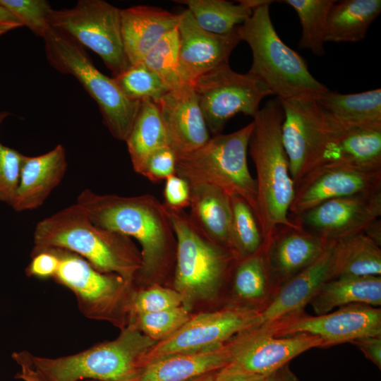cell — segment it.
<instances>
[{
	"instance_id": "cell-21",
	"label": "cell",
	"mask_w": 381,
	"mask_h": 381,
	"mask_svg": "<svg viewBox=\"0 0 381 381\" xmlns=\"http://www.w3.org/2000/svg\"><path fill=\"white\" fill-rule=\"evenodd\" d=\"M332 117L333 125L328 141L310 172L329 166L381 170V123L351 124Z\"/></svg>"
},
{
	"instance_id": "cell-40",
	"label": "cell",
	"mask_w": 381,
	"mask_h": 381,
	"mask_svg": "<svg viewBox=\"0 0 381 381\" xmlns=\"http://www.w3.org/2000/svg\"><path fill=\"white\" fill-rule=\"evenodd\" d=\"M183 305V297L177 291L156 285L133 292L128 306V320L136 315L162 311Z\"/></svg>"
},
{
	"instance_id": "cell-1",
	"label": "cell",
	"mask_w": 381,
	"mask_h": 381,
	"mask_svg": "<svg viewBox=\"0 0 381 381\" xmlns=\"http://www.w3.org/2000/svg\"><path fill=\"white\" fill-rule=\"evenodd\" d=\"M96 225L123 234L141 246L135 279H158L174 268L176 239L166 207L150 194L120 196L85 189L76 202Z\"/></svg>"
},
{
	"instance_id": "cell-20",
	"label": "cell",
	"mask_w": 381,
	"mask_h": 381,
	"mask_svg": "<svg viewBox=\"0 0 381 381\" xmlns=\"http://www.w3.org/2000/svg\"><path fill=\"white\" fill-rule=\"evenodd\" d=\"M169 145L176 154L193 151L211 138L193 84L167 91L157 103Z\"/></svg>"
},
{
	"instance_id": "cell-14",
	"label": "cell",
	"mask_w": 381,
	"mask_h": 381,
	"mask_svg": "<svg viewBox=\"0 0 381 381\" xmlns=\"http://www.w3.org/2000/svg\"><path fill=\"white\" fill-rule=\"evenodd\" d=\"M262 327L276 337L299 333L315 335L322 347L352 342L370 336L381 335V310L372 306L354 303L335 311L310 316L302 313L282 322Z\"/></svg>"
},
{
	"instance_id": "cell-47",
	"label": "cell",
	"mask_w": 381,
	"mask_h": 381,
	"mask_svg": "<svg viewBox=\"0 0 381 381\" xmlns=\"http://www.w3.org/2000/svg\"><path fill=\"white\" fill-rule=\"evenodd\" d=\"M265 377L242 370L230 363L215 373L214 381H264Z\"/></svg>"
},
{
	"instance_id": "cell-49",
	"label": "cell",
	"mask_w": 381,
	"mask_h": 381,
	"mask_svg": "<svg viewBox=\"0 0 381 381\" xmlns=\"http://www.w3.org/2000/svg\"><path fill=\"white\" fill-rule=\"evenodd\" d=\"M264 381H299L287 363L265 376Z\"/></svg>"
},
{
	"instance_id": "cell-16",
	"label": "cell",
	"mask_w": 381,
	"mask_h": 381,
	"mask_svg": "<svg viewBox=\"0 0 381 381\" xmlns=\"http://www.w3.org/2000/svg\"><path fill=\"white\" fill-rule=\"evenodd\" d=\"M381 216V190L324 202L291 218L329 241L362 234Z\"/></svg>"
},
{
	"instance_id": "cell-25",
	"label": "cell",
	"mask_w": 381,
	"mask_h": 381,
	"mask_svg": "<svg viewBox=\"0 0 381 381\" xmlns=\"http://www.w3.org/2000/svg\"><path fill=\"white\" fill-rule=\"evenodd\" d=\"M230 362L226 344L198 351L174 353L146 363L135 381H189L216 372Z\"/></svg>"
},
{
	"instance_id": "cell-41",
	"label": "cell",
	"mask_w": 381,
	"mask_h": 381,
	"mask_svg": "<svg viewBox=\"0 0 381 381\" xmlns=\"http://www.w3.org/2000/svg\"><path fill=\"white\" fill-rule=\"evenodd\" d=\"M9 115L0 111V127ZM24 155L0 141V201L11 206L18 188Z\"/></svg>"
},
{
	"instance_id": "cell-38",
	"label": "cell",
	"mask_w": 381,
	"mask_h": 381,
	"mask_svg": "<svg viewBox=\"0 0 381 381\" xmlns=\"http://www.w3.org/2000/svg\"><path fill=\"white\" fill-rule=\"evenodd\" d=\"M190 317L188 309L181 306L172 309L132 316L128 324L134 325L143 334L158 342L178 331Z\"/></svg>"
},
{
	"instance_id": "cell-8",
	"label": "cell",
	"mask_w": 381,
	"mask_h": 381,
	"mask_svg": "<svg viewBox=\"0 0 381 381\" xmlns=\"http://www.w3.org/2000/svg\"><path fill=\"white\" fill-rule=\"evenodd\" d=\"M43 40L49 65L76 78L97 103L111 135L126 141L141 102L127 98L113 77L99 71L85 47L67 34L52 28Z\"/></svg>"
},
{
	"instance_id": "cell-19",
	"label": "cell",
	"mask_w": 381,
	"mask_h": 381,
	"mask_svg": "<svg viewBox=\"0 0 381 381\" xmlns=\"http://www.w3.org/2000/svg\"><path fill=\"white\" fill-rule=\"evenodd\" d=\"M329 242L300 224L277 229L263 246L274 290L318 259Z\"/></svg>"
},
{
	"instance_id": "cell-32",
	"label": "cell",
	"mask_w": 381,
	"mask_h": 381,
	"mask_svg": "<svg viewBox=\"0 0 381 381\" xmlns=\"http://www.w3.org/2000/svg\"><path fill=\"white\" fill-rule=\"evenodd\" d=\"M317 102L336 119L351 124L381 123V89L341 94L329 90Z\"/></svg>"
},
{
	"instance_id": "cell-27",
	"label": "cell",
	"mask_w": 381,
	"mask_h": 381,
	"mask_svg": "<svg viewBox=\"0 0 381 381\" xmlns=\"http://www.w3.org/2000/svg\"><path fill=\"white\" fill-rule=\"evenodd\" d=\"M309 303L315 315L354 303L378 307L381 305V276H343L331 279L321 285Z\"/></svg>"
},
{
	"instance_id": "cell-46",
	"label": "cell",
	"mask_w": 381,
	"mask_h": 381,
	"mask_svg": "<svg viewBox=\"0 0 381 381\" xmlns=\"http://www.w3.org/2000/svg\"><path fill=\"white\" fill-rule=\"evenodd\" d=\"M351 343L362 351L366 358L381 369V335L360 338Z\"/></svg>"
},
{
	"instance_id": "cell-23",
	"label": "cell",
	"mask_w": 381,
	"mask_h": 381,
	"mask_svg": "<svg viewBox=\"0 0 381 381\" xmlns=\"http://www.w3.org/2000/svg\"><path fill=\"white\" fill-rule=\"evenodd\" d=\"M67 167L66 150L61 144L40 155H24L13 209L23 212L40 207L60 184Z\"/></svg>"
},
{
	"instance_id": "cell-5",
	"label": "cell",
	"mask_w": 381,
	"mask_h": 381,
	"mask_svg": "<svg viewBox=\"0 0 381 381\" xmlns=\"http://www.w3.org/2000/svg\"><path fill=\"white\" fill-rule=\"evenodd\" d=\"M156 343L128 324L115 339L75 354L48 358L30 353V358L49 381H135L144 356Z\"/></svg>"
},
{
	"instance_id": "cell-7",
	"label": "cell",
	"mask_w": 381,
	"mask_h": 381,
	"mask_svg": "<svg viewBox=\"0 0 381 381\" xmlns=\"http://www.w3.org/2000/svg\"><path fill=\"white\" fill-rule=\"evenodd\" d=\"M253 121L230 133L211 137L201 147L176 154V174L190 183H205L247 202L257 218V185L248 166Z\"/></svg>"
},
{
	"instance_id": "cell-4",
	"label": "cell",
	"mask_w": 381,
	"mask_h": 381,
	"mask_svg": "<svg viewBox=\"0 0 381 381\" xmlns=\"http://www.w3.org/2000/svg\"><path fill=\"white\" fill-rule=\"evenodd\" d=\"M266 0L237 28L241 41L252 52L248 73L261 80L272 95L284 100H317L329 90L310 72L306 60L279 37Z\"/></svg>"
},
{
	"instance_id": "cell-51",
	"label": "cell",
	"mask_w": 381,
	"mask_h": 381,
	"mask_svg": "<svg viewBox=\"0 0 381 381\" xmlns=\"http://www.w3.org/2000/svg\"><path fill=\"white\" fill-rule=\"evenodd\" d=\"M216 372H213V373L201 375L200 377H198L189 381H214V375Z\"/></svg>"
},
{
	"instance_id": "cell-30",
	"label": "cell",
	"mask_w": 381,
	"mask_h": 381,
	"mask_svg": "<svg viewBox=\"0 0 381 381\" xmlns=\"http://www.w3.org/2000/svg\"><path fill=\"white\" fill-rule=\"evenodd\" d=\"M332 275L381 276L380 247L363 233L333 241Z\"/></svg>"
},
{
	"instance_id": "cell-6",
	"label": "cell",
	"mask_w": 381,
	"mask_h": 381,
	"mask_svg": "<svg viewBox=\"0 0 381 381\" xmlns=\"http://www.w3.org/2000/svg\"><path fill=\"white\" fill-rule=\"evenodd\" d=\"M166 209L176 239L173 284L188 309L190 303L217 295L237 258L203 233L185 210Z\"/></svg>"
},
{
	"instance_id": "cell-13",
	"label": "cell",
	"mask_w": 381,
	"mask_h": 381,
	"mask_svg": "<svg viewBox=\"0 0 381 381\" xmlns=\"http://www.w3.org/2000/svg\"><path fill=\"white\" fill-rule=\"evenodd\" d=\"M260 310L249 306H233L190 317L178 331L150 349L143 359V365L174 353L224 345L238 333L251 327Z\"/></svg>"
},
{
	"instance_id": "cell-36",
	"label": "cell",
	"mask_w": 381,
	"mask_h": 381,
	"mask_svg": "<svg viewBox=\"0 0 381 381\" xmlns=\"http://www.w3.org/2000/svg\"><path fill=\"white\" fill-rule=\"evenodd\" d=\"M179 49L176 27L165 34L141 61L162 80L169 90L185 83L179 72Z\"/></svg>"
},
{
	"instance_id": "cell-43",
	"label": "cell",
	"mask_w": 381,
	"mask_h": 381,
	"mask_svg": "<svg viewBox=\"0 0 381 381\" xmlns=\"http://www.w3.org/2000/svg\"><path fill=\"white\" fill-rule=\"evenodd\" d=\"M164 205L171 210L180 211L189 207L190 188L183 178L174 174L165 180Z\"/></svg>"
},
{
	"instance_id": "cell-34",
	"label": "cell",
	"mask_w": 381,
	"mask_h": 381,
	"mask_svg": "<svg viewBox=\"0 0 381 381\" xmlns=\"http://www.w3.org/2000/svg\"><path fill=\"white\" fill-rule=\"evenodd\" d=\"M291 6L296 12L302 33L298 42L300 49H308L314 55L325 54V34L327 20L335 0L279 1Z\"/></svg>"
},
{
	"instance_id": "cell-45",
	"label": "cell",
	"mask_w": 381,
	"mask_h": 381,
	"mask_svg": "<svg viewBox=\"0 0 381 381\" xmlns=\"http://www.w3.org/2000/svg\"><path fill=\"white\" fill-rule=\"evenodd\" d=\"M12 358L20 367L16 378L23 381H49L33 366L30 358V352H14Z\"/></svg>"
},
{
	"instance_id": "cell-9",
	"label": "cell",
	"mask_w": 381,
	"mask_h": 381,
	"mask_svg": "<svg viewBox=\"0 0 381 381\" xmlns=\"http://www.w3.org/2000/svg\"><path fill=\"white\" fill-rule=\"evenodd\" d=\"M52 248L60 261L53 279L73 293L81 313L90 319L106 320L125 327L123 319L128 318L133 282L100 272L74 253Z\"/></svg>"
},
{
	"instance_id": "cell-42",
	"label": "cell",
	"mask_w": 381,
	"mask_h": 381,
	"mask_svg": "<svg viewBox=\"0 0 381 381\" xmlns=\"http://www.w3.org/2000/svg\"><path fill=\"white\" fill-rule=\"evenodd\" d=\"M176 154L169 145L162 147L147 157L139 174L155 183L166 180L176 174Z\"/></svg>"
},
{
	"instance_id": "cell-10",
	"label": "cell",
	"mask_w": 381,
	"mask_h": 381,
	"mask_svg": "<svg viewBox=\"0 0 381 381\" xmlns=\"http://www.w3.org/2000/svg\"><path fill=\"white\" fill-rule=\"evenodd\" d=\"M51 27L96 53L113 77L130 64L121 29V8L104 0H79L69 8L53 10Z\"/></svg>"
},
{
	"instance_id": "cell-11",
	"label": "cell",
	"mask_w": 381,
	"mask_h": 381,
	"mask_svg": "<svg viewBox=\"0 0 381 381\" xmlns=\"http://www.w3.org/2000/svg\"><path fill=\"white\" fill-rule=\"evenodd\" d=\"M209 131L222 133L228 121L238 114L254 117L262 100L272 95L259 79L232 70L229 64L198 77L193 83Z\"/></svg>"
},
{
	"instance_id": "cell-52",
	"label": "cell",
	"mask_w": 381,
	"mask_h": 381,
	"mask_svg": "<svg viewBox=\"0 0 381 381\" xmlns=\"http://www.w3.org/2000/svg\"><path fill=\"white\" fill-rule=\"evenodd\" d=\"M85 381H97V380H87Z\"/></svg>"
},
{
	"instance_id": "cell-18",
	"label": "cell",
	"mask_w": 381,
	"mask_h": 381,
	"mask_svg": "<svg viewBox=\"0 0 381 381\" xmlns=\"http://www.w3.org/2000/svg\"><path fill=\"white\" fill-rule=\"evenodd\" d=\"M179 14V72L183 83L193 84L202 74L229 64L241 40L237 29L227 35L214 34L200 27L187 9Z\"/></svg>"
},
{
	"instance_id": "cell-15",
	"label": "cell",
	"mask_w": 381,
	"mask_h": 381,
	"mask_svg": "<svg viewBox=\"0 0 381 381\" xmlns=\"http://www.w3.org/2000/svg\"><path fill=\"white\" fill-rule=\"evenodd\" d=\"M226 345L231 363L246 371L267 376L301 353L322 347V341L306 333L276 337L262 327H253L236 334Z\"/></svg>"
},
{
	"instance_id": "cell-2",
	"label": "cell",
	"mask_w": 381,
	"mask_h": 381,
	"mask_svg": "<svg viewBox=\"0 0 381 381\" xmlns=\"http://www.w3.org/2000/svg\"><path fill=\"white\" fill-rule=\"evenodd\" d=\"M284 110L277 97L268 100L253 118L248 144L256 170L257 219L264 244L282 226L299 224L289 217L295 195L289 162L282 137Z\"/></svg>"
},
{
	"instance_id": "cell-37",
	"label": "cell",
	"mask_w": 381,
	"mask_h": 381,
	"mask_svg": "<svg viewBox=\"0 0 381 381\" xmlns=\"http://www.w3.org/2000/svg\"><path fill=\"white\" fill-rule=\"evenodd\" d=\"M113 78L124 95L135 102L151 100L157 103L169 90L143 62L131 65Z\"/></svg>"
},
{
	"instance_id": "cell-39",
	"label": "cell",
	"mask_w": 381,
	"mask_h": 381,
	"mask_svg": "<svg viewBox=\"0 0 381 381\" xmlns=\"http://www.w3.org/2000/svg\"><path fill=\"white\" fill-rule=\"evenodd\" d=\"M0 4L8 10L35 35L45 37L52 29L53 8L46 0H0Z\"/></svg>"
},
{
	"instance_id": "cell-28",
	"label": "cell",
	"mask_w": 381,
	"mask_h": 381,
	"mask_svg": "<svg viewBox=\"0 0 381 381\" xmlns=\"http://www.w3.org/2000/svg\"><path fill=\"white\" fill-rule=\"evenodd\" d=\"M380 13V0L336 1L329 12L325 42H357L363 40L369 27Z\"/></svg>"
},
{
	"instance_id": "cell-29",
	"label": "cell",
	"mask_w": 381,
	"mask_h": 381,
	"mask_svg": "<svg viewBox=\"0 0 381 381\" xmlns=\"http://www.w3.org/2000/svg\"><path fill=\"white\" fill-rule=\"evenodd\" d=\"M266 0H177L184 4L202 29L217 35L235 31L252 14L253 9Z\"/></svg>"
},
{
	"instance_id": "cell-24",
	"label": "cell",
	"mask_w": 381,
	"mask_h": 381,
	"mask_svg": "<svg viewBox=\"0 0 381 381\" xmlns=\"http://www.w3.org/2000/svg\"><path fill=\"white\" fill-rule=\"evenodd\" d=\"M179 18L180 14L150 6L121 9V35L130 65L141 62L165 34L177 27Z\"/></svg>"
},
{
	"instance_id": "cell-17",
	"label": "cell",
	"mask_w": 381,
	"mask_h": 381,
	"mask_svg": "<svg viewBox=\"0 0 381 381\" xmlns=\"http://www.w3.org/2000/svg\"><path fill=\"white\" fill-rule=\"evenodd\" d=\"M381 190V170L329 166L308 173L295 186L290 218L329 200Z\"/></svg>"
},
{
	"instance_id": "cell-22",
	"label": "cell",
	"mask_w": 381,
	"mask_h": 381,
	"mask_svg": "<svg viewBox=\"0 0 381 381\" xmlns=\"http://www.w3.org/2000/svg\"><path fill=\"white\" fill-rule=\"evenodd\" d=\"M332 246L333 241L318 259L276 289L253 327L270 325L303 313L321 285L333 278Z\"/></svg>"
},
{
	"instance_id": "cell-44",
	"label": "cell",
	"mask_w": 381,
	"mask_h": 381,
	"mask_svg": "<svg viewBox=\"0 0 381 381\" xmlns=\"http://www.w3.org/2000/svg\"><path fill=\"white\" fill-rule=\"evenodd\" d=\"M59 258L53 248L31 252V261L25 268L28 277L54 278L59 266Z\"/></svg>"
},
{
	"instance_id": "cell-48",
	"label": "cell",
	"mask_w": 381,
	"mask_h": 381,
	"mask_svg": "<svg viewBox=\"0 0 381 381\" xmlns=\"http://www.w3.org/2000/svg\"><path fill=\"white\" fill-rule=\"evenodd\" d=\"M20 27L23 25L16 17L0 4V35Z\"/></svg>"
},
{
	"instance_id": "cell-31",
	"label": "cell",
	"mask_w": 381,
	"mask_h": 381,
	"mask_svg": "<svg viewBox=\"0 0 381 381\" xmlns=\"http://www.w3.org/2000/svg\"><path fill=\"white\" fill-rule=\"evenodd\" d=\"M133 170L140 174L147 157L169 145L167 131L157 103L143 101L125 141Z\"/></svg>"
},
{
	"instance_id": "cell-33",
	"label": "cell",
	"mask_w": 381,
	"mask_h": 381,
	"mask_svg": "<svg viewBox=\"0 0 381 381\" xmlns=\"http://www.w3.org/2000/svg\"><path fill=\"white\" fill-rule=\"evenodd\" d=\"M233 286L236 296L242 300L264 303L265 306L269 302L275 290L263 248L258 253L236 261L233 270Z\"/></svg>"
},
{
	"instance_id": "cell-3",
	"label": "cell",
	"mask_w": 381,
	"mask_h": 381,
	"mask_svg": "<svg viewBox=\"0 0 381 381\" xmlns=\"http://www.w3.org/2000/svg\"><path fill=\"white\" fill-rule=\"evenodd\" d=\"M32 251L60 248L74 253L100 272L133 282L141 266L132 239L94 224L77 203L39 222Z\"/></svg>"
},
{
	"instance_id": "cell-35",
	"label": "cell",
	"mask_w": 381,
	"mask_h": 381,
	"mask_svg": "<svg viewBox=\"0 0 381 381\" xmlns=\"http://www.w3.org/2000/svg\"><path fill=\"white\" fill-rule=\"evenodd\" d=\"M231 222V246L237 260L258 253L264 239L258 221L250 206L237 195L230 196Z\"/></svg>"
},
{
	"instance_id": "cell-50",
	"label": "cell",
	"mask_w": 381,
	"mask_h": 381,
	"mask_svg": "<svg viewBox=\"0 0 381 381\" xmlns=\"http://www.w3.org/2000/svg\"><path fill=\"white\" fill-rule=\"evenodd\" d=\"M370 240L381 247V219L373 221L363 232Z\"/></svg>"
},
{
	"instance_id": "cell-26",
	"label": "cell",
	"mask_w": 381,
	"mask_h": 381,
	"mask_svg": "<svg viewBox=\"0 0 381 381\" xmlns=\"http://www.w3.org/2000/svg\"><path fill=\"white\" fill-rule=\"evenodd\" d=\"M189 186L190 200L188 214L190 219L209 238L232 250L230 196L211 185L190 183Z\"/></svg>"
},
{
	"instance_id": "cell-12",
	"label": "cell",
	"mask_w": 381,
	"mask_h": 381,
	"mask_svg": "<svg viewBox=\"0 0 381 381\" xmlns=\"http://www.w3.org/2000/svg\"><path fill=\"white\" fill-rule=\"evenodd\" d=\"M279 100L284 114L282 141L296 186L320 160L333 119L317 100Z\"/></svg>"
}]
</instances>
